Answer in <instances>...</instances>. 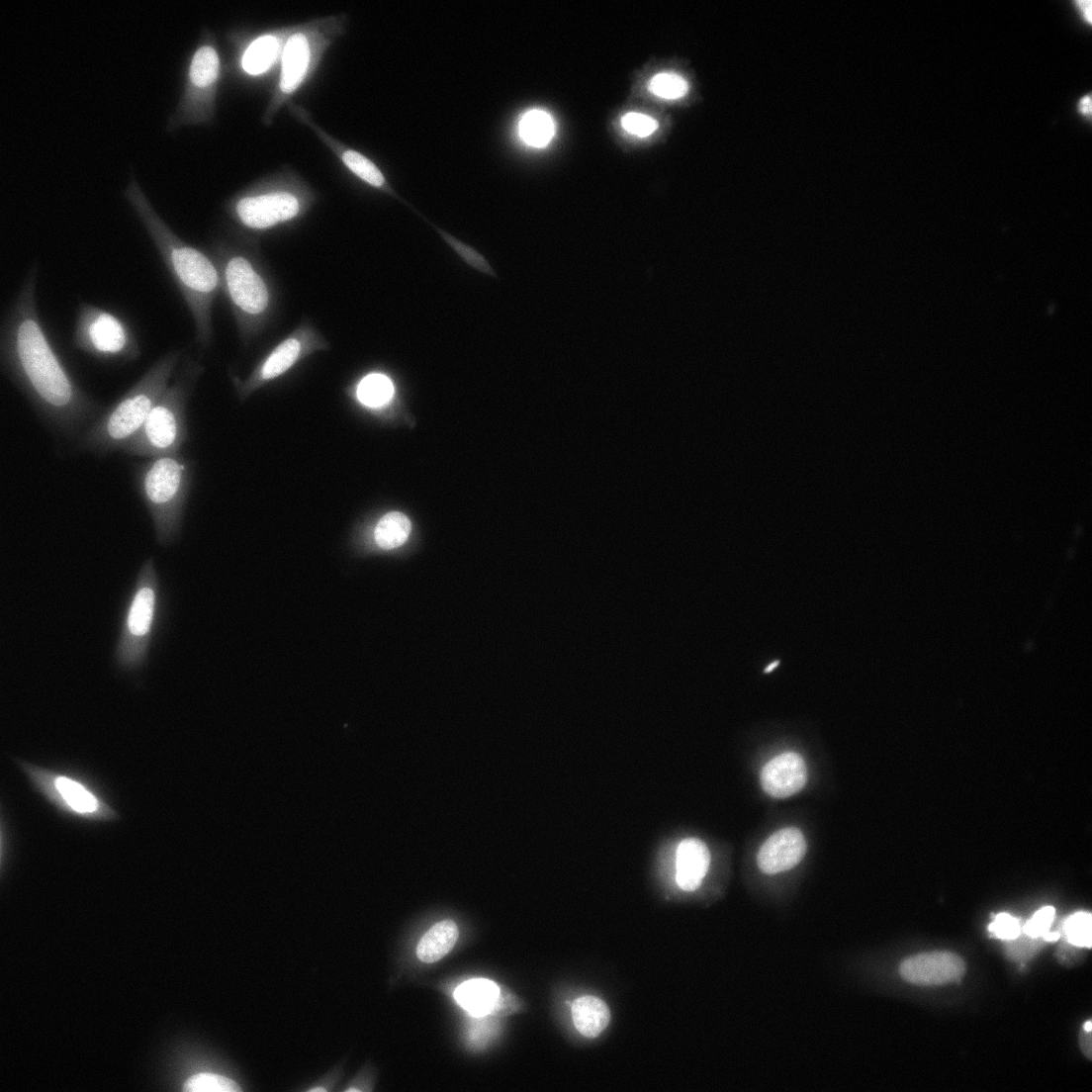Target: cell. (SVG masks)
Instances as JSON below:
<instances>
[{"label":"cell","instance_id":"obj_20","mask_svg":"<svg viewBox=\"0 0 1092 1092\" xmlns=\"http://www.w3.org/2000/svg\"><path fill=\"white\" fill-rule=\"evenodd\" d=\"M454 997L458 1004L475 1017H483L496 1007L500 988L492 980L485 978L470 979L460 984Z\"/></svg>","mask_w":1092,"mask_h":1092},{"label":"cell","instance_id":"obj_22","mask_svg":"<svg viewBox=\"0 0 1092 1092\" xmlns=\"http://www.w3.org/2000/svg\"><path fill=\"white\" fill-rule=\"evenodd\" d=\"M458 937L459 930L453 920L446 919L434 924L417 944V958L425 963L439 960L453 949Z\"/></svg>","mask_w":1092,"mask_h":1092},{"label":"cell","instance_id":"obj_2","mask_svg":"<svg viewBox=\"0 0 1092 1092\" xmlns=\"http://www.w3.org/2000/svg\"><path fill=\"white\" fill-rule=\"evenodd\" d=\"M124 196L142 224L191 314L201 348L212 344L213 308L221 290L219 268L212 255L189 244L156 212L132 176Z\"/></svg>","mask_w":1092,"mask_h":1092},{"label":"cell","instance_id":"obj_24","mask_svg":"<svg viewBox=\"0 0 1092 1092\" xmlns=\"http://www.w3.org/2000/svg\"><path fill=\"white\" fill-rule=\"evenodd\" d=\"M410 529V521L406 514L391 511L386 513L377 523L374 532L375 541L382 549H395L407 541Z\"/></svg>","mask_w":1092,"mask_h":1092},{"label":"cell","instance_id":"obj_27","mask_svg":"<svg viewBox=\"0 0 1092 1092\" xmlns=\"http://www.w3.org/2000/svg\"><path fill=\"white\" fill-rule=\"evenodd\" d=\"M188 1092H236L240 1087L235 1081L223 1075L203 1072L186 1080L183 1086Z\"/></svg>","mask_w":1092,"mask_h":1092},{"label":"cell","instance_id":"obj_31","mask_svg":"<svg viewBox=\"0 0 1092 1092\" xmlns=\"http://www.w3.org/2000/svg\"><path fill=\"white\" fill-rule=\"evenodd\" d=\"M988 930L998 939L1006 941L1014 940L1022 933L1019 919L1008 913L996 915L992 923L988 925Z\"/></svg>","mask_w":1092,"mask_h":1092},{"label":"cell","instance_id":"obj_25","mask_svg":"<svg viewBox=\"0 0 1092 1092\" xmlns=\"http://www.w3.org/2000/svg\"><path fill=\"white\" fill-rule=\"evenodd\" d=\"M356 395L361 404L370 408H379L391 401L394 385L388 376L371 373L359 382Z\"/></svg>","mask_w":1092,"mask_h":1092},{"label":"cell","instance_id":"obj_23","mask_svg":"<svg viewBox=\"0 0 1092 1092\" xmlns=\"http://www.w3.org/2000/svg\"><path fill=\"white\" fill-rule=\"evenodd\" d=\"M518 129L522 140L534 147L548 144L555 133L552 117L539 109L526 112L519 121Z\"/></svg>","mask_w":1092,"mask_h":1092},{"label":"cell","instance_id":"obj_4","mask_svg":"<svg viewBox=\"0 0 1092 1092\" xmlns=\"http://www.w3.org/2000/svg\"><path fill=\"white\" fill-rule=\"evenodd\" d=\"M317 199L315 189L294 168L284 166L233 194L224 210L241 229L262 234L303 219Z\"/></svg>","mask_w":1092,"mask_h":1092},{"label":"cell","instance_id":"obj_35","mask_svg":"<svg viewBox=\"0 0 1092 1092\" xmlns=\"http://www.w3.org/2000/svg\"><path fill=\"white\" fill-rule=\"evenodd\" d=\"M1079 111L1084 114H1090L1091 112V98L1090 96H1084L1081 98L1078 104Z\"/></svg>","mask_w":1092,"mask_h":1092},{"label":"cell","instance_id":"obj_26","mask_svg":"<svg viewBox=\"0 0 1092 1092\" xmlns=\"http://www.w3.org/2000/svg\"><path fill=\"white\" fill-rule=\"evenodd\" d=\"M439 235L443 240L458 254V256L465 261L469 266L475 270L484 273L489 276L498 277L496 271L487 260V258L481 254L477 249L471 245L456 238L452 234L448 233L444 229L435 228Z\"/></svg>","mask_w":1092,"mask_h":1092},{"label":"cell","instance_id":"obj_30","mask_svg":"<svg viewBox=\"0 0 1092 1092\" xmlns=\"http://www.w3.org/2000/svg\"><path fill=\"white\" fill-rule=\"evenodd\" d=\"M621 126L627 133L644 137L658 129V122L648 115L630 112L622 117Z\"/></svg>","mask_w":1092,"mask_h":1092},{"label":"cell","instance_id":"obj_32","mask_svg":"<svg viewBox=\"0 0 1092 1092\" xmlns=\"http://www.w3.org/2000/svg\"><path fill=\"white\" fill-rule=\"evenodd\" d=\"M1055 910L1051 906H1046L1038 910L1034 916L1022 927V933L1031 938H1042L1053 921Z\"/></svg>","mask_w":1092,"mask_h":1092},{"label":"cell","instance_id":"obj_12","mask_svg":"<svg viewBox=\"0 0 1092 1092\" xmlns=\"http://www.w3.org/2000/svg\"><path fill=\"white\" fill-rule=\"evenodd\" d=\"M34 788L57 810L88 821H112L118 813L84 780L25 761L18 763Z\"/></svg>","mask_w":1092,"mask_h":1092},{"label":"cell","instance_id":"obj_33","mask_svg":"<svg viewBox=\"0 0 1092 1092\" xmlns=\"http://www.w3.org/2000/svg\"><path fill=\"white\" fill-rule=\"evenodd\" d=\"M1014 940L1009 941L1008 956L1015 960H1023L1032 956L1041 947L1040 938H1031L1023 933Z\"/></svg>","mask_w":1092,"mask_h":1092},{"label":"cell","instance_id":"obj_37","mask_svg":"<svg viewBox=\"0 0 1092 1092\" xmlns=\"http://www.w3.org/2000/svg\"><path fill=\"white\" fill-rule=\"evenodd\" d=\"M1059 937H1060V934L1057 933V932H1053V933L1046 932L1042 938H1043V940H1045L1046 942H1054V941L1058 940Z\"/></svg>","mask_w":1092,"mask_h":1092},{"label":"cell","instance_id":"obj_7","mask_svg":"<svg viewBox=\"0 0 1092 1092\" xmlns=\"http://www.w3.org/2000/svg\"><path fill=\"white\" fill-rule=\"evenodd\" d=\"M190 469L178 453L145 458L135 466L134 481L161 546L179 535L190 487Z\"/></svg>","mask_w":1092,"mask_h":1092},{"label":"cell","instance_id":"obj_34","mask_svg":"<svg viewBox=\"0 0 1092 1092\" xmlns=\"http://www.w3.org/2000/svg\"><path fill=\"white\" fill-rule=\"evenodd\" d=\"M1075 4L1079 8V10L1081 11L1084 18L1088 22H1090L1091 21V1L1090 0H1078V1L1075 2Z\"/></svg>","mask_w":1092,"mask_h":1092},{"label":"cell","instance_id":"obj_6","mask_svg":"<svg viewBox=\"0 0 1092 1092\" xmlns=\"http://www.w3.org/2000/svg\"><path fill=\"white\" fill-rule=\"evenodd\" d=\"M212 257L240 338L247 343L263 330L273 314V286L257 262L228 240L212 243Z\"/></svg>","mask_w":1092,"mask_h":1092},{"label":"cell","instance_id":"obj_39","mask_svg":"<svg viewBox=\"0 0 1092 1092\" xmlns=\"http://www.w3.org/2000/svg\"><path fill=\"white\" fill-rule=\"evenodd\" d=\"M309 1090H310V1091H312V1092H316V1091H326V1088H323V1087H319V1086H318V1087H313V1088H311V1089H309Z\"/></svg>","mask_w":1092,"mask_h":1092},{"label":"cell","instance_id":"obj_13","mask_svg":"<svg viewBox=\"0 0 1092 1092\" xmlns=\"http://www.w3.org/2000/svg\"><path fill=\"white\" fill-rule=\"evenodd\" d=\"M329 347V342L320 331L310 320H303L269 351L245 380L235 381L238 397L245 400L259 388L284 375L301 360Z\"/></svg>","mask_w":1092,"mask_h":1092},{"label":"cell","instance_id":"obj_1","mask_svg":"<svg viewBox=\"0 0 1092 1092\" xmlns=\"http://www.w3.org/2000/svg\"><path fill=\"white\" fill-rule=\"evenodd\" d=\"M38 278L33 264L2 318L1 372L54 440L74 451L107 407L78 384L50 341L38 309Z\"/></svg>","mask_w":1092,"mask_h":1092},{"label":"cell","instance_id":"obj_21","mask_svg":"<svg viewBox=\"0 0 1092 1092\" xmlns=\"http://www.w3.org/2000/svg\"><path fill=\"white\" fill-rule=\"evenodd\" d=\"M572 1019L576 1029L587 1038L597 1037L609 1024L610 1011L600 998L586 995L572 1005Z\"/></svg>","mask_w":1092,"mask_h":1092},{"label":"cell","instance_id":"obj_19","mask_svg":"<svg viewBox=\"0 0 1092 1092\" xmlns=\"http://www.w3.org/2000/svg\"><path fill=\"white\" fill-rule=\"evenodd\" d=\"M710 864V853L700 839L681 841L676 852V881L681 889L693 891L701 884Z\"/></svg>","mask_w":1092,"mask_h":1092},{"label":"cell","instance_id":"obj_8","mask_svg":"<svg viewBox=\"0 0 1092 1092\" xmlns=\"http://www.w3.org/2000/svg\"><path fill=\"white\" fill-rule=\"evenodd\" d=\"M202 372L203 366L199 362L189 357L181 360L173 380L123 453L145 459L180 451L187 438V403Z\"/></svg>","mask_w":1092,"mask_h":1092},{"label":"cell","instance_id":"obj_29","mask_svg":"<svg viewBox=\"0 0 1092 1092\" xmlns=\"http://www.w3.org/2000/svg\"><path fill=\"white\" fill-rule=\"evenodd\" d=\"M1092 918L1087 912H1077L1069 916L1063 925L1067 941L1076 947L1091 948Z\"/></svg>","mask_w":1092,"mask_h":1092},{"label":"cell","instance_id":"obj_11","mask_svg":"<svg viewBox=\"0 0 1092 1092\" xmlns=\"http://www.w3.org/2000/svg\"><path fill=\"white\" fill-rule=\"evenodd\" d=\"M158 577L152 558L142 564L126 609L115 650L118 665L139 668L146 659L158 604Z\"/></svg>","mask_w":1092,"mask_h":1092},{"label":"cell","instance_id":"obj_3","mask_svg":"<svg viewBox=\"0 0 1092 1092\" xmlns=\"http://www.w3.org/2000/svg\"><path fill=\"white\" fill-rule=\"evenodd\" d=\"M182 350L172 349L157 358L144 373L86 430L74 451L97 457L123 452L139 432L149 412L170 384Z\"/></svg>","mask_w":1092,"mask_h":1092},{"label":"cell","instance_id":"obj_9","mask_svg":"<svg viewBox=\"0 0 1092 1092\" xmlns=\"http://www.w3.org/2000/svg\"><path fill=\"white\" fill-rule=\"evenodd\" d=\"M222 69L217 38L206 28L189 57L180 98L166 124L168 131L215 118Z\"/></svg>","mask_w":1092,"mask_h":1092},{"label":"cell","instance_id":"obj_10","mask_svg":"<svg viewBox=\"0 0 1092 1092\" xmlns=\"http://www.w3.org/2000/svg\"><path fill=\"white\" fill-rule=\"evenodd\" d=\"M72 346L101 362L126 364L137 360L141 348L136 332L119 314L87 302L76 310Z\"/></svg>","mask_w":1092,"mask_h":1092},{"label":"cell","instance_id":"obj_38","mask_svg":"<svg viewBox=\"0 0 1092 1092\" xmlns=\"http://www.w3.org/2000/svg\"><path fill=\"white\" fill-rule=\"evenodd\" d=\"M1083 1029H1084V1031H1086V1032H1091V1029H1092V1023H1091V1021H1087V1022H1086V1023L1084 1024V1026H1083Z\"/></svg>","mask_w":1092,"mask_h":1092},{"label":"cell","instance_id":"obj_14","mask_svg":"<svg viewBox=\"0 0 1092 1092\" xmlns=\"http://www.w3.org/2000/svg\"><path fill=\"white\" fill-rule=\"evenodd\" d=\"M287 107L292 116L309 127L318 139L337 157L343 166L356 178L384 194L401 199L390 184L385 173L369 156L335 138L318 125L311 113L302 105L291 101Z\"/></svg>","mask_w":1092,"mask_h":1092},{"label":"cell","instance_id":"obj_16","mask_svg":"<svg viewBox=\"0 0 1092 1092\" xmlns=\"http://www.w3.org/2000/svg\"><path fill=\"white\" fill-rule=\"evenodd\" d=\"M806 841L795 827L782 828L771 835L759 850L757 863L767 874L788 870L798 864L806 853Z\"/></svg>","mask_w":1092,"mask_h":1092},{"label":"cell","instance_id":"obj_5","mask_svg":"<svg viewBox=\"0 0 1092 1092\" xmlns=\"http://www.w3.org/2000/svg\"><path fill=\"white\" fill-rule=\"evenodd\" d=\"M346 13L318 17L292 25L279 60L278 78L261 116L265 127L283 106L312 78L324 54L348 27Z\"/></svg>","mask_w":1092,"mask_h":1092},{"label":"cell","instance_id":"obj_36","mask_svg":"<svg viewBox=\"0 0 1092 1092\" xmlns=\"http://www.w3.org/2000/svg\"><path fill=\"white\" fill-rule=\"evenodd\" d=\"M1084 1035H1085V1037L1084 1036L1081 1037V1046L1083 1048V1051L1087 1054V1056L1090 1057V1052H1091V1037H1090V1035H1091V1032L1084 1031Z\"/></svg>","mask_w":1092,"mask_h":1092},{"label":"cell","instance_id":"obj_28","mask_svg":"<svg viewBox=\"0 0 1092 1092\" xmlns=\"http://www.w3.org/2000/svg\"><path fill=\"white\" fill-rule=\"evenodd\" d=\"M649 90L664 99H679L688 90L687 81L674 72H661L652 77Z\"/></svg>","mask_w":1092,"mask_h":1092},{"label":"cell","instance_id":"obj_18","mask_svg":"<svg viewBox=\"0 0 1092 1092\" xmlns=\"http://www.w3.org/2000/svg\"><path fill=\"white\" fill-rule=\"evenodd\" d=\"M291 27L272 29L251 40L239 57L240 70L247 75L258 76L279 63Z\"/></svg>","mask_w":1092,"mask_h":1092},{"label":"cell","instance_id":"obj_15","mask_svg":"<svg viewBox=\"0 0 1092 1092\" xmlns=\"http://www.w3.org/2000/svg\"><path fill=\"white\" fill-rule=\"evenodd\" d=\"M899 972L906 981L916 985H943L960 979L964 962L949 952L924 953L903 960Z\"/></svg>","mask_w":1092,"mask_h":1092},{"label":"cell","instance_id":"obj_17","mask_svg":"<svg viewBox=\"0 0 1092 1092\" xmlns=\"http://www.w3.org/2000/svg\"><path fill=\"white\" fill-rule=\"evenodd\" d=\"M807 781V768L800 755L786 752L769 761L761 772L763 789L774 798L800 791Z\"/></svg>","mask_w":1092,"mask_h":1092}]
</instances>
